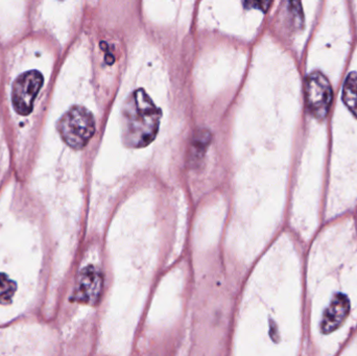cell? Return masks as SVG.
Wrapping results in <instances>:
<instances>
[{"label": "cell", "mask_w": 357, "mask_h": 356, "mask_svg": "<svg viewBox=\"0 0 357 356\" xmlns=\"http://www.w3.org/2000/svg\"><path fill=\"white\" fill-rule=\"evenodd\" d=\"M160 109L144 89L130 94L121 111V133L126 146L140 148L156 138L161 119Z\"/></svg>", "instance_id": "obj_1"}, {"label": "cell", "mask_w": 357, "mask_h": 356, "mask_svg": "<svg viewBox=\"0 0 357 356\" xmlns=\"http://www.w3.org/2000/svg\"><path fill=\"white\" fill-rule=\"evenodd\" d=\"M59 131L63 140L70 148L81 150L87 146L96 132L93 115L83 107H73L59 123Z\"/></svg>", "instance_id": "obj_2"}, {"label": "cell", "mask_w": 357, "mask_h": 356, "mask_svg": "<svg viewBox=\"0 0 357 356\" xmlns=\"http://www.w3.org/2000/svg\"><path fill=\"white\" fill-rule=\"evenodd\" d=\"M43 77L37 70L27 71L15 81L13 87V105L21 115H29L33 108V102L41 89Z\"/></svg>", "instance_id": "obj_3"}, {"label": "cell", "mask_w": 357, "mask_h": 356, "mask_svg": "<svg viewBox=\"0 0 357 356\" xmlns=\"http://www.w3.org/2000/svg\"><path fill=\"white\" fill-rule=\"evenodd\" d=\"M102 286L104 278L102 273L92 265L85 268L77 278L75 299L85 304H96L102 295Z\"/></svg>", "instance_id": "obj_4"}, {"label": "cell", "mask_w": 357, "mask_h": 356, "mask_svg": "<svg viewBox=\"0 0 357 356\" xmlns=\"http://www.w3.org/2000/svg\"><path fill=\"white\" fill-rule=\"evenodd\" d=\"M350 313V300L345 295L339 294L327 307L322 320V330L326 334L335 332L342 325Z\"/></svg>", "instance_id": "obj_5"}, {"label": "cell", "mask_w": 357, "mask_h": 356, "mask_svg": "<svg viewBox=\"0 0 357 356\" xmlns=\"http://www.w3.org/2000/svg\"><path fill=\"white\" fill-rule=\"evenodd\" d=\"M17 286L6 274H0V303L8 304L12 300Z\"/></svg>", "instance_id": "obj_6"}, {"label": "cell", "mask_w": 357, "mask_h": 356, "mask_svg": "<svg viewBox=\"0 0 357 356\" xmlns=\"http://www.w3.org/2000/svg\"><path fill=\"white\" fill-rule=\"evenodd\" d=\"M210 134L207 131H201L195 135L192 142V148L195 150V158H197L199 154L203 155L208 142H209Z\"/></svg>", "instance_id": "obj_7"}, {"label": "cell", "mask_w": 357, "mask_h": 356, "mask_svg": "<svg viewBox=\"0 0 357 356\" xmlns=\"http://www.w3.org/2000/svg\"><path fill=\"white\" fill-rule=\"evenodd\" d=\"M271 2L272 0H245V6L249 8H256V10L266 12L268 8H270Z\"/></svg>", "instance_id": "obj_8"}]
</instances>
